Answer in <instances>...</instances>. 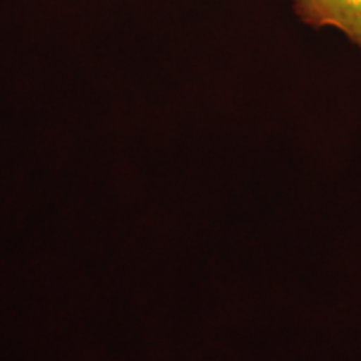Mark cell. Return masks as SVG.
Wrapping results in <instances>:
<instances>
[{"instance_id":"6da1fadb","label":"cell","mask_w":361,"mask_h":361,"mask_svg":"<svg viewBox=\"0 0 361 361\" xmlns=\"http://www.w3.org/2000/svg\"><path fill=\"white\" fill-rule=\"evenodd\" d=\"M293 11L303 24L333 27L361 49V0H293Z\"/></svg>"}]
</instances>
